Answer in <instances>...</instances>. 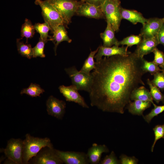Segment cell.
<instances>
[{
    "label": "cell",
    "instance_id": "cell-1",
    "mask_svg": "<svg viewBox=\"0 0 164 164\" xmlns=\"http://www.w3.org/2000/svg\"><path fill=\"white\" fill-rule=\"evenodd\" d=\"M143 58L129 52L125 56H105L96 61L91 73V106L104 112L123 114L131 101L132 91L140 84L145 85L142 80L145 73L142 67Z\"/></svg>",
    "mask_w": 164,
    "mask_h": 164
},
{
    "label": "cell",
    "instance_id": "cell-2",
    "mask_svg": "<svg viewBox=\"0 0 164 164\" xmlns=\"http://www.w3.org/2000/svg\"><path fill=\"white\" fill-rule=\"evenodd\" d=\"M23 143L22 160L25 164H28L29 161L43 148L46 146L53 147L49 138L35 137L29 134L26 135Z\"/></svg>",
    "mask_w": 164,
    "mask_h": 164
},
{
    "label": "cell",
    "instance_id": "cell-3",
    "mask_svg": "<svg viewBox=\"0 0 164 164\" xmlns=\"http://www.w3.org/2000/svg\"><path fill=\"white\" fill-rule=\"evenodd\" d=\"M58 12L66 27L71 22L72 16L83 2L76 0H45Z\"/></svg>",
    "mask_w": 164,
    "mask_h": 164
},
{
    "label": "cell",
    "instance_id": "cell-4",
    "mask_svg": "<svg viewBox=\"0 0 164 164\" xmlns=\"http://www.w3.org/2000/svg\"><path fill=\"white\" fill-rule=\"evenodd\" d=\"M120 0H106L101 6L106 21L110 22L115 31L118 32L122 19Z\"/></svg>",
    "mask_w": 164,
    "mask_h": 164
},
{
    "label": "cell",
    "instance_id": "cell-5",
    "mask_svg": "<svg viewBox=\"0 0 164 164\" xmlns=\"http://www.w3.org/2000/svg\"><path fill=\"white\" fill-rule=\"evenodd\" d=\"M35 3L41 7L45 22L49 24L52 32L57 26L64 25L63 20L58 12L48 2L45 0H35Z\"/></svg>",
    "mask_w": 164,
    "mask_h": 164
},
{
    "label": "cell",
    "instance_id": "cell-6",
    "mask_svg": "<svg viewBox=\"0 0 164 164\" xmlns=\"http://www.w3.org/2000/svg\"><path fill=\"white\" fill-rule=\"evenodd\" d=\"M65 70L71 79L72 85L75 86L78 91L90 92L92 80L91 74L88 75L78 71L74 66L65 68Z\"/></svg>",
    "mask_w": 164,
    "mask_h": 164
},
{
    "label": "cell",
    "instance_id": "cell-7",
    "mask_svg": "<svg viewBox=\"0 0 164 164\" xmlns=\"http://www.w3.org/2000/svg\"><path fill=\"white\" fill-rule=\"evenodd\" d=\"M23 148V140L11 138L8 141L4 152L8 159L13 163L22 164Z\"/></svg>",
    "mask_w": 164,
    "mask_h": 164
},
{
    "label": "cell",
    "instance_id": "cell-8",
    "mask_svg": "<svg viewBox=\"0 0 164 164\" xmlns=\"http://www.w3.org/2000/svg\"><path fill=\"white\" fill-rule=\"evenodd\" d=\"M28 163L33 164H61L63 163L56 153L53 147L43 148Z\"/></svg>",
    "mask_w": 164,
    "mask_h": 164
},
{
    "label": "cell",
    "instance_id": "cell-9",
    "mask_svg": "<svg viewBox=\"0 0 164 164\" xmlns=\"http://www.w3.org/2000/svg\"><path fill=\"white\" fill-rule=\"evenodd\" d=\"M56 153L63 163L66 164L89 163L87 154L83 152L63 151L55 149Z\"/></svg>",
    "mask_w": 164,
    "mask_h": 164
},
{
    "label": "cell",
    "instance_id": "cell-10",
    "mask_svg": "<svg viewBox=\"0 0 164 164\" xmlns=\"http://www.w3.org/2000/svg\"><path fill=\"white\" fill-rule=\"evenodd\" d=\"M164 22L162 18L155 17L148 19L147 21L142 25L140 34L143 39L157 36Z\"/></svg>",
    "mask_w": 164,
    "mask_h": 164
},
{
    "label": "cell",
    "instance_id": "cell-11",
    "mask_svg": "<svg viewBox=\"0 0 164 164\" xmlns=\"http://www.w3.org/2000/svg\"><path fill=\"white\" fill-rule=\"evenodd\" d=\"M46 105L48 114L59 119L63 118L66 107L65 101L51 96L46 101Z\"/></svg>",
    "mask_w": 164,
    "mask_h": 164
},
{
    "label": "cell",
    "instance_id": "cell-12",
    "mask_svg": "<svg viewBox=\"0 0 164 164\" xmlns=\"http://www.w3.org/2000/svg\"><path fill=\"white\" fill-rule=\"evenodd\" d=\"M59 89L66 101L74 102L84 108H89L84 98L79 93L78 90L72 84L68 86L61 85Z\"/></svg>",
    "mask_w": 164,
    "mask_h": 164
},
{
    "label": "cell",
    "instance_id": "cell-13",
    "mask_svg": "<svg viewBox=\"0 0 164 164\" xmlns=\"http://www.w3.org/2000/svg\"><path fill=\"white\" fill-rule=\"evenodd\" d=\"M76 14L78 15L96 19H105L101 7L84 2L78 8Z\"/></svg>",
    "mask_w": 164,
    "mask_h": 164
},
{
    "label": "cell",
    "instance_id": "cell-14",
    "mask_svg": "<svg viewBox=\"0 0 164 164\" xmlns=\"http://www.w3.org/2000/svg\"><path fill=\"white\" fill-rule=\"evenodd\" d=\"M159 44L157 36L151 38L143 39L137 45L134 52L138 57L143 58L145 55L152 52Z\"/></svg>",
    "mask_w": 164,
    "mask_h": 164
},
{
    "label": "cell",
    "instance_id": "cell-15",
    "mask_svg": "<svg viewBox=\"0 0 164 164\" xmlns=\"http://www.w3.org/2000/svg\"><path fill=\"white\" fill-rule=\"evenodd\" d=\"M97 53L95 55L94 58L96 61L101 60L103 56H111L116 55L125 56L127 54L128 47L122 46L121 47L114 45L112 47H106L101 46L99 47Z\"/></svg>",
    "mask_w": 164,
    "mask_h": 164
},
{
    "label": "cell",
    "instance_id": "cell-16",
    "mask_svg": "<svg viewBox=\"0 0 164 164\" xmlns=\"http://www.w3.org/2000/svg\"><path fill=\"white\" fill-rule=\"evenodd\" d=\"M109 152V149L105 145L94 143L86 153L89 163L99 164L102 154Z\"/></svg>",
    "mask_w": 164,
    "mask_h": 164
},
{
    "label": "cell",
    "instance_id": "cell-17",
    "mask_svg": "<svg viewBox=\"0 0 164 164\" xmlns=\"http://www.w3.org/2000/svg\"><path fill=\"white\" fill-rule=\"evenodd\" d=\"M53 36L49 39L51 41L54 45V48L55 55H56V50L59 44L62 42L66 41L70 43L72 40L68 37L67 32L63 24L60 25L56 27L52 32Z\"/></svg>",
    "mask_w": 164,
    "mask_h": 164
},
{
    "label": "cell",
    "instance_id": "cell-18",
    "mask_svg": "<svg viewBox=\"0 0 164 164\" xmlns=\"http://www.w3.org/2000/svg\"><path fill=\"white\" fill-rule=\"evenodd\" d=\"M121 13L122 19L127 20L134 25L140 23L143 25L148 19L144 17L141 13L136 10L127 9L121 7Z\"/></svg>",
    "mask_w": 164,
    "mask_h": 164
},
{
    "label": "cell",
    "instance_id": "cell-19",
    "mask_svg": "<svg viewBox=\"0 0 164 164\" xmlns=\"http://www.w3.org/2000/svg\"><path fill=\"white\" fill-rule=\"evenodd\" d=\"M107 22V26L105 31L100 34L103 41V46L106 47L117 46L118 41L115 36V31L110 22L108 21Z\"/></svg>",
    "mask_w": 164,
    "mask_h": 164
},
{
    "label": "cell",
    "instance_id": "cell-20",
    "mask_svg": "<svg viewBox=\"0 0 164 164\" xmlns=\"http://www.w3.org/2000/svg\"><path fill=\"white\" fill-rule=\"evenodd\" d=\"M152 104L149 101L135 100L128 103L127 105V108L128 112L133 115L143 116L144 111L150 107Z\"/></svg>",
    "mask_w": 164,
    "mask_h": 164
},
{
    "label": "cell",
    "instance_id": "cell-21",
    "mask_svg": "<svg viewBox=\"0 0 164 164\" xmlns=\"http://www.w3.org/2000/svg\"><path fill=\"white\" fill-rule=\"evenodd\" d=\"M130 99L131 100L149 101L154 106L156 105L153 102L150 92L143 85L137 88L132 91Z\"/></svg>",
    "mask_w": 164,
    "mask_h": 164
},
{
    "label": "cell",
    "instance_id": "cell-22",
    "mask_svg": "<svg viewBox=\"0 0 164 164\" xmlns=\"http://www.w3.org/2000/svg\"><path fill=\"white\" fill-rule=\"evenodd\" d=\"M98 47L96 50L91 51L87 58L85 60L83 66L80 71L88 75H90L91 70L95 68V62L94 58L98 50Z\"/></svg>",
    "mask_w": 164,
    "mask_h": 164
},
{
    "label": "cell",
    "instance_id": "cell-23",
    "mask_svg": "<svg viewBox=\"0 0 164 164\" xmlns=\"http://www.w3.org/2000/svg\"><path fill=\"white\" fill-rule=\"evenodd\" d=\"M34 25H33L31 21L26 19L24 23L22 25L21 30V36L22 38L25 37L26 39L27 43L29 39L32 37L35 32Z\"/></svg>",
    "mask_w": 164,
    "mask_h": 164
},
{
    "label": "cell",
    "instance_id": "cell-24",
    "mask_svg": "<svg viewBox=\"0 0 164 164\" xmlns=\"http://www.w3.org/2000/svg\"><path fill=\"white\" fill-rule=\"evenodd\" d=\"M21 39H16V45L19 53L22 56L30 59L32 57V48L30 44H24Z\"/></svg>",
    "mask_w": 164,
    "mask_h": 164
},
{
    "label": "cell",
    "instance_id": "cell-25",
    "mask_svg": "<svg viewBox=\"0 0 164 164\" xmlns=\"http://www.w3.org/2000/svg\"><path fill=\"white\" fill-rule=\"evenodd\" d=\"M35 30L40 35V38L43 40L47 42L51 36L48 35V32L51 30L49 24L47 22H45L43 23H36L34 25Z\"/></svg>",
    "mask_w": 164,
    "mask_h": 164
},
{
    "label": "cell",
    "instance_id": "cell-26",
    "mask_svg": "<svg viewBox=\"0 0 164 164\" xmlns=\"http://www.w3.org/2000/svg\"><path fill=\"white\" fill-rule=\"evenodd\" d=\"M147 83L150 88L153 100L158 104L160 101L164 103V95L160 92L159 89L154 85L149 79L147 80Z\"/></svg>",
    "mask_w": 164,
    "mask_h": 164
},
{
    "label": "cell",
    "instance_id": "cell-27",
    "mask_svg": "<svg viewBox=\"0 0 164 164\" xmlns=\"http://www.w3.org/2000/svg\"><path fill=\"white\" fill-rule=\"evenodd\" d=\"M44 92L38 84L31 83L27 88L23 89L20 92V94H26L31 97L40 96L41 94Z\"/></svg>",
    "mask_w": 164,
    "mask_h": 164
},
{
    "label": "cell",
    "instance_id": "cell-28",
    "mask_svg": "<svg viewBox=\"0 0 164 164\" xmlns=\"http://www.w3.org/2000/svg\"><path fill=\"white\" fill-rule=\"evenodd\" d=\"M143 38L140 34L138 35H131L120 41H118L117 46L126 45L127 47L133 45H138L142 40Z\"/></svg>",
    "mask_w": 164,
    "mask_h": 164
},
{
    "label": "cell",
    "instance_id": "cell-29",
    "mask_svg": "<svg viewBox=\"0 0 164 164\" xmlns=\"http://www.w3.org/2000/svg\"><path fill=\"white\" fill-rule=\"evenodd\" d=\"M142 67L145 73L149 72L151 75H153L157 73L162 72V69H160L153 61H148L144 58L142 60Z\"/></svg>",
    "mask_w": 164,
    "mask_h": 164
},
{
    "label": "cell",
    "instance_id": "cell-30",
    "mask_svg": "<svg viewBox=\"0 0 164 164\" xmlns=\"http://www.w3.org/2000/svg\"><path fill=\"white\" fill-rule=\"evenodd\" d=\"M46 43L39 38L38 43L36 46L32 48L33 57H40L44 58L45 57L44 53V49L45 44Z\"/></svg>",
    "mask_w": 164,
    "mask_h": 164
},
{
    "label": "cell",
    "instance_id": "cell-31",
    "mask_svg": "<svg viewBox=\"0 0 164 164\" xmlns=\"http://www.w3.org/2000/svg\"><path fill=\"white\" fill-rule=\"evenodd\" d=\"M154 106V108L149 114L145 116H143L144 119L148 123L151 122L154 117L157 116L164 111V105L161 106H157L155 105Z\"/></svg>",
    "mask_w": 164,
    "mask_h": 164
},
{
    "label": "cell",
    "instance_id": "cell-32",
    "mask_svg": "<svg viewBox=\"0 0 164 164\" xmlns=\"http://www.w3.org/2000/svg\"><path fill=\"white\" fill-rule=\"evenodd\" d=\"M155 135V139L151 148V151L153 152L155 145L156 142L161 138H164V124L157 125L153 129Z\"/></svg>",
    "mask_w": 164,
    "mask_h": 164
},
{
    "label": "cell",
    "instance_id": "cell-33",
    "mask_svg": "<svg viewBox=\"0 0 164 164\" xmlns=\"http://www.w3.org/2000/svg\"><path fill=\"white\" fill-rule=\"evenodd\" d=\"M154 78L151 81L155 86L162 90H164V73H157L154 75Z\"/></svg>",
    "mask_w": 164,
    "mask_h": 164
},
{
    "label": "cell",
    "instance_id": "cell-34",
    "mask_svg": "<svg viewBox=\"0 0 164 164\" xmlns=\"http://www.w3.org/2000/svg\"><path fill=\"white\" fill-rule=\"evenodd\" d=\"M99 164H119L120 163V160L118 159L114 152L112 151L109 155H106Z\"/></svg>",
    "mask_w": 164,
    "mask_h": 164
},
{
    "label": "cell",
    "instance_id": "cell-35",
    "mask_svg": "<svg viewBox=\"0 0 164 164\" xmlns=\"http://www.w3.org/2000/svg\"><path fill=\"white\" fill-rule=\"evenodd\" d=\"M152 52L154 55L153 62L157 65L160 66L164 64V53L156 47Z\"/></svg>",
    "mask_w": 164,
    "mask_h": 164
},
{
    "label": "cell",
    "instance_id": "cell-36",
    "mask_svg": "<svg viewBox=\"0 0 164 164\" xmlns=\"http://www.w3.org/2000/svg\"><path fill=\"white\" fill-rule=\"evenodd\" d=\"M120 161L121 164H137L138 159L135 156L129 157L124 154H122L120 156Z\"/></svg>",
    "mask_w": 164,
    "mask_h": 164
},
{
    "label": "cell",
    "instance_id": "cell-37",
    "mask_svg": "<svg viewBox=\"0 0 164 164\" xmlns=\"http://www.w3.org/2000/svg\"><path fill=\"white\" fill-rule=\"evenodd\" d=\"M157 36L159 43L164 46V22L161 26Z\"/></svg>",
    "mask_w": 164,
    "mask_h": 164
},
{
    "label": "cell",
    "instance_id": "cell-38",
    "mask_svg": "<svg viewBox=\"0 0 164 164\" xmlns=\"http://www.w3.org/2000/svg\"><path fill=\"white\" fill-rule=\"evenodd\" d=\"M106 0H81L84 2H87L97 6L101 7Z\"/></svg>",
    "mask_w": 164,
    "mask_h": 164
},
{
    "label": "cell",
    "instance_id": "cell-39",
    "mask_svg": "<svg viewBox=\"0 0 164 164\" xmlns=\"http://www.w3.org/2000/svg\"><path fill=\"white\" fill-rule=\"evenodd\" d=\"M162 70V72L164 73V64L159 66Z\"/></svg>",
    "mask_w": 164,
    "mask_h": 164
},
{
    "label": "cell",
    "instance_id": "cell-40",
    "mask_svg": "<svg viewBox=\"0 0 164 164\" xmlns=\"http://www.w3.org/2000/svg\"><path fill=\"white\" fill-rule=\"evenodd\" d=\"M162 19H163V20L164 21V17L163 18H162Z\"/></svg>",
    "mask_w": 164,
    "mask_h": 164
},
{
    "label": "cell",
    "instance_id": "cell-41",
    "mask_svg": "<svg viewBox=\"0 0 164 164\" xmlns=\"http://www.w3.org/2000/svg\"></svg>",
    "mask_w": 164,
    "mask_h": 164
}]
</instances>
